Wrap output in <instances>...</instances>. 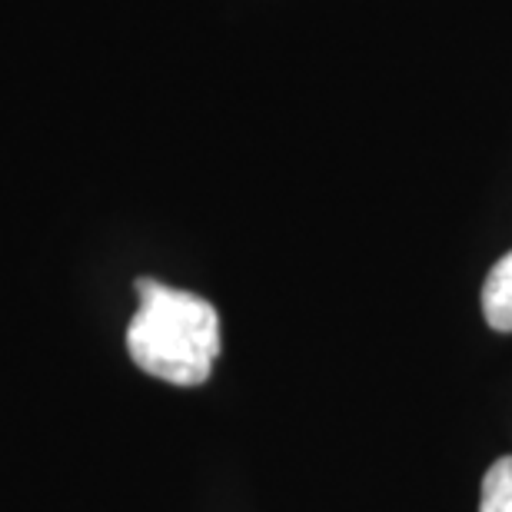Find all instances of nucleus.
<instances>
[{
    "instance_id": "f257e3e1",
    "label": "nucleus",
    "mask_w": 512,
    "mask_h": 512,
    "mask_svg": "<svg viewBox=\"0 0 512 512\" xmlns=\"http://www.w3.org/2000/svg\"><path fill=\"white\" fill-rule=\"evenodd\" d=\"M140 310L127 326V353L153 380L200 386L220 356V316L210 300L173 290L157 280H137Z\"/></svg>"
},
{
    "instance_id": "f03ea898",
    "label": "nucleus",
    "mask_w": 512,
    "mask_h": 512,
    "mask_svg": "<svg viewBox=\"0 0 512 512\" xmlns=\"http://www.w3.org/2000/svg\"><path fill=\"white\" fill-rule=\"evenodd\" d=\"M483 316L496 333H512V253H506L486 276Z\"/></svg>"
},
{
    "instance_id": "7ed1b4c3",
    "label": "nucleus",
    "mask_w": 512,
    "mask_h": 512,
    "mask_svg": "<svg viewBox=\"0 0 512 512\" xmlns=\"http://www.w3.org/2000/svg\"><path fill=\"white\" fill-rule=\"evenodd\" d=\"M479 512H512V456H499L479 486Z\"/></svg>"
}]
</instances>
